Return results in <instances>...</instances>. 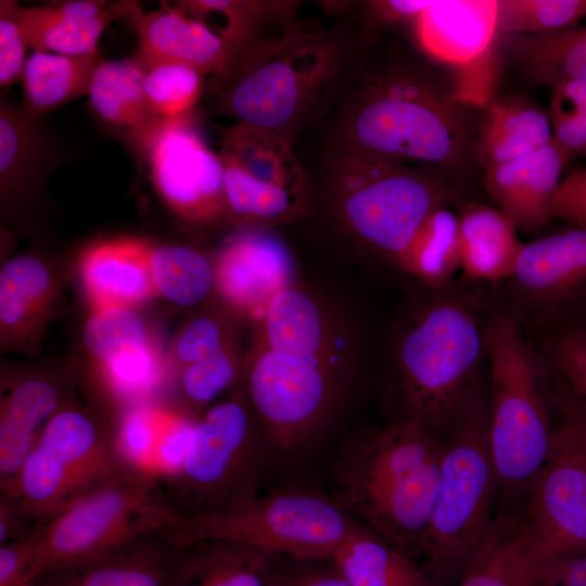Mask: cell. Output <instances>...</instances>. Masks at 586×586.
Segmentation results:
<instances>
[{"instance_id":"d6a6232c","label":"cell","mask_w":586,"mask_h":586,"mask_svg":"<svg viewBox=\"0 0 586 586\" xmlns=\"http://www.w3.org/2000/svg\"><path fill=\"white\" fill-rule=\"evenodd\" d=\"M99 55L35 52L28 55L23 78L24 112L36 119L88 94Z\"/></svg>"},{"instance_id":"5b68a950","label":"cell","mask_w":586,"mask_h":586,"mask_svg":"<svg viewBox=\"0 0 586 586\" xmlns=\"http://www.w3.org/2000/svg\"><path fill=\"white\" fill-rule=\"evenodd\" d=\"M313 208L357 251L397 266L426 219L455 194L437 171L356 152L323 151Z\"/></svg>"},{"instance_id":"484cf974","label":"cell","mask_w":586,"mask_h":586,"mask_svg":"<svg viewBox=\"0 0 586 586\" xmlns=\"http://www.w3.org/2000/svg\"><path fill=\"white\" fill-rule=\"evenodd\" d=\"M56 301V283L47 264L18 255L0 270V334L3 348H29L39 343Z\"/></svg>"},{"instance_id":"8992f818","label":"cell","mask_w":586,"mask_h":586,"mask_svg":"<svg viewBox=\"0 0 586 586\" xmlns=\"http://www.w3.org/2000/svg\"><path fill=\"white\" fill-rule=\"evenodd\" d=\"M488 446L498 510L525 504L551 444L553 413L547 365L494 291L487 311Z\"/></svg>"},{"instance_id":"d590c367","label":"cell","mask_w":586,"mask_h":586,"mask_svg":"<svg viewBox=\"0 0 586 586\" xmlns=\"http://www.w3.org/2000/svg\"><path fill=\"white\" fill-rule=\"evenodd\" d=\"M513 53L528 78L551 88L586 79V24L562 30L517 35Z\"/></svg>"},{"instance_id":"9c48e42d","label":"cell","mask_w":586,"mask_h":586,"mask_svg":"<svg viewBox=\"0 0 586 586\" xmlns=\"http://www.w3.org/2000/svg\"><path fill=\"white\" fill-rule=\"evenodd\" d=\"M177 520L157 475L131 462L61 511L35 522L34 574L39 579L80 565L163 532Z\"/></svg>"},{"instance_id":"c3c4849f","label":"cell","mask_w":586,"mask_h":586,"mask_svg":"<svg viewBox=\"0 0 586 586\" xmlns=\"http://www.w3.org/2000/svg\"><path fill=\"white\" fill-rule=\"evenodd\" d=\"M276 586H351L333 568L331 570L285 568Z\"/></svg>"},{"instance_id":"6da1fadb","label":"cell","mask_w":586,"mask_h":586,"mask_svg":"<svg viewBox=\"0 0 586 586\" xmlns=\"http://www.w3.org/2000/svg\"><path fill=\"white\" fill-rule=\"evenodd\" d=\"M378 24L354 86L332 111L323 151L426 167L443 177L475 161L476 135L445 78Z\"/></svg>"},{"instance_id":"83f0119b","label":"cell","mask_w":586,"mask_h":586,"mask_svg":"<svg viewBox=\"0 0 586 586\" xmlns=\"http://www.w3.org/2000/svg\"><path fill=\"white\" fill-rule=\"evenodd\" d=\"M458 220L462 279L480 285L506 281L524 244L514 225L497 207L479 203L464 204Z\"/></svg>"},{"instance_id":"277c9868","label":"cell","mask_w":586,"mask_h":586,"mask_svg":"<svg viewBox=\"0 0 586 586\" xmlns=\"http://www.w3.org/2000/svg\"><path fill=\"white\" fill-rule=\"evenodd\" d=\"M444 437L407 420L351 435L332 467L333 501L354 521L419 553L438 488Z\"/></svg>"},{"instance_id":"f907efd6","label":"cell","mask_w":586,"mask_h":586,"mask_svg":"<svg viewBox=\"0 0 586 586\" xmlns=\"http://www.w3.org/2000/svg\"><path fill=\"white\" fill-rule=\"evenodd\" d=\"M38 586H74L66 577L60 573L42 576L38 581Z\"/></svg>"},{"instance_id":"d4e9b609","label":"cell","mask_w":586,"mask_h":586,"mask_svg":"<svg viewBox=\"0 0 586 586\" xmlns=\"http://www.w3.org/2000/svg\"><path fill=\"white\" fill-rule=\"evenodd\" d=\"M497 20L496 0L431 1L413 18L422 49L436 60L459 65L476 61L487 51Z\"/></svg>"},{"instance_id":"4fadbf2b","label":"cell","mask_w":586,"mask_h":586,"mask_svg":"<svg viewBox=\"0 0 586 586\" xmlns=\"http://www.w3.org/2000/svg\"><path fill=\"white\" fill-rule=\"evenodd\" d=\"M349 370L275 353L252 342L240 390L272 454L306 446L324 426L343 394Z\"/></svg>"},{"instance_id":"44dd1931","label":"cell","mask_w":586,"mask_h":586,"mask_svg":"<svg viewBox=\"0 0 586 586\" xmlns=\"http://www.w3.org/2000/svg\"><path fill=\"white\" fill-rule=\"evenodd\" d=\"M135 1L71 0L18 7V24L29 49L65 55H99L110 24L130 21Z\"/></svg>"},{"instance_id":"e0dca14e","label":"cell","mask_w":586,"mask_h":586,"mask_svg":"<svg viewBox=\"0 0 586 586\" xmlns=\"http://www.w3.org/2000/svg\"><path fill=\"white\" fill-rule=\"evenodd\" d=\"M250 326L252 342L267 349L351 370L354 346L343 318L298 281L279 292Z\"/></svg>"},{"instance_id":"7bdbcfd3","label":"cell","mask_w":586,"mask_h":586,"mask_svg":"<svg viewBox=\"0 0 586 586\" xmlns=\"http://www.w3.org/2000/svg\"><path fill=\"white\" fill-rule=\"evenodd\" d=\"M548 115L553 142L566 163L586 155V79L552 87Z\"/></svg>"},{"instance_id":"1f68e13d","label":"cell","mask_w":586,"mask_h":586,"mask_svg":"<svg viewBox=\"0 0 586 586\" xmlns=\"http://www.w3.org/2000/svg\"><path fill=\"white\" fill-rule=\"evenodd\" d=\"M330 560L351 586H433L412 556L359 523Z\"/></svg>"},{"instance_id":"836d02e7","label":"cell","mask_w":586,"mask_h":586,"mask_svg":"<svg viewBox=\"0 0 586 586\" xmlns=\"http://www.w3.org/2000/svg\"><path fill=\"white\" fill-rule=\"evenodd\" d=\"M519 514L497 511L482 548L457 586H536V561L519 531Z\"/></svg>"},{"instance_id":"30bf717a","label":"cell","mask_w":586,"mask_h":586,"mask_svg":"<svg viewBox=\"0 0 586 586\" xmlns=\"http://www.w3.org/2000/svg\"><path fill=\"white\" fill-rule=\"evenodd\" d=\"M547 366L553 413L551 444L518 522L536 562L586 550V407Z\"/></svg>"},{"instance_id":"f546056e","label":"cell","mask_w":586,"mask_h":586,"mask_svg":"<svg viewBox=\"0 0 586 586\" xmlns=\"http://www.w3.org/2000/svg\"><path fill=\"white\" fill-rule=\"evenodd\" d=\"M548 113L521 97L494 101L475 139V161L486 171L552 141Z\"/></svg>"},{"instance_id":"f6af8a7d","label":"cell","mask_w":586,"mask_h":586,"mask_svg":"<svg viewBox=\"0 0 586 586\" xmlns=\"http://www.w3.org/2000/svg\"><path fill=\"white\" fill-rule=\"evenodd\" d=\"M36 538L34 522L23 537L0 544V586H38L33 570Z\"/></svg>"},{"instance_id":"9a60e30c","label":"cell","mask_w":586,"mask_h":586,"mask_svg":"<svg viewBox=\"0 0 586 586\" xmlns=\"http://www.w3.org/2000/svg\"><path fill=\"white\" fill-rule=\"evenodd\" d=\"M498 300L525 331L586 314V228L524 243Z\"/></svg>"},{"instance_id":"ee69618b","label":"cell","mask_w":586,"mask_h":586,"mask_svg":"<svg viewBox=\"0 0 586 586\" xmlns=\"http://www.w3.org/2000/svg\"><path fill=\"white\" fill-rule=\"evenodd\" d=\"M13 0L0 1V85L9 88L22 81L27 61V44L22 34Z\"/></svg>"},{"instance_id":"74e56055","label":"cell","mask_w":586,"mask_h":586,"mask_svg":"<svg viewBox=\"0 0 586 586\" xmlns=\"http://www.w3.org/2000/svg\"><path fill=\"white\" fill-rule=\"evenodd\" d=\"M142 69L148 106L160 119H174L190 114L204 95L205 77L189 65L158 62Z\"/></svg>"},{"instance_id":"5bb4252c","label":"cell","mask_w":586,"mask_h":586,"mask_svg":"<svg viewBox=\"0 0 586 586\" xmlns=\"http://www.w3.org/2000/svg\"><path fill=\"white\" fill-rule=\"evenodd\" d=\"M231 220L239 228L272 230L311 213L313 190L293 143L242 123L222 135L217 153Z\"/></svg>"},{"instance_id":"7c38bea8","label":"cell","mask_w":586,"mask_h":586,"mask_svg":"<svg viewBox=\"0 0 586 586\" xmlns=\"http://www.w3.org/2000/svg\"><path fill=\"white\" fill-rule=\"evenodd\" d=\"M356 523L331 497L291 488L224 514L178 520L163 535L175 546L215 538L281 557L321 560L331 559Z\"/></svg>"},{"instance_id":"7dc6e473","label":"cell","mask_w":586,"mask_h":586,"mask_svg":"<svg viewBox=\"0 0 586 586\" xmlns=\"http://www.w3.org/2000/svg\"><path fill=\"white\" fill-rule=\"evenodd\" d=\"M536 586H586V550L537 561Z\"/></svg>"},{"instance_id":"d6986e66","label":"cell","mask_w":586,"mask_h":586,"mask_svg":"<svg viewBox=\"0 0 586 586\" xmlns=\"http://www.w3.org/2000/svg\"><path fill=\"white\" fill-rule=\"evenodd\" d=\"M130 22L139 37L133 59L141 67L158 62L189 65L208 77L204 91L245 60L244 53L217 29L176 3L163 2L161 8L144 13L135 2Z\"/></svg>"},{"instance_id":"3957f363","label":"cell","mask_w":586,"mask_h":586,"mask_svg":"<svg viewBox=\"0 0 586 586\" xmlns=\"http://www.w3.org/2000/svg\"><path fill=\"white\" fill-rule=\"evenodd\" d=\"M375 25L361 4L327 26L293 31L208 93L211 113L293 143L354 86Z\"/></svg>"},{"instance_id":"ffe728a7","label":"cell","mask_w":586,"mask_h":586,"mask_svg":"<svg viewBox=\"0 0 586 586\" xmlns=\"http://www.w3.org/2000/svg\"><path fill=\"white\" fill-rule=\"evenodd\" d=\"M69 398L67 380L48 372L22 374L2 387L0 496L8 495L30 450Z\"/></svg>"},{"instance_id":"ba28073f","label":"cell","mask_w":586,"mask_h":586,"mask_svg":"<svg viewBox=\"0 0 586 586\" xmlns=\"http://www.w3.org/2000/svg\"><path fill=\"white\" fill-rule=\"evenodd\" d=\"M271 454L241 390L206 409L187 430L179 466L163 484L178 520L219 515L252 502Z\"/></svg>"},{"instance_id":"52a82bcc","label":"cell","mask_w":586,"mask_h":586,"mask_svg":"<svg viewBox=\"0 0 586 586\" xmlns=\"http://www.w3.org/2000/svg\"><path fill=\"white\" fill-rule=\"evenodd\" d=\"M497 500L484 392L444 437L438 488L418 553L433 586L459 584L492 528Z\"/></svg>"},{"instance_id":"cb8c5ba5","label":"cell","mask_w":586,"mask_h":586,"mask_svg":"<svg viewBox=\"0 0 586 586\" xmlns=\"http://www.w3.org/2000/svg\"><path fill=\"white\" fill-rule=\"evenodd\" d=\"M282 557L225 539L175 546L171 586H276Z\"/></svg>"},{"instance_id":"b9f144b4","label":"cell","mask_w":586,"mask_h":586,"mask_svg":"<svg viewBox=\"0 0 586 586\" xmlns=\"http://www.w3.org/2000/svg\"><path fill=\"white\" fill-rule=\"evenodd\" d=\"M150 335L135 308L124 307L93 310L82 330L84 345L97 362L124 348L152 342Z\"/></svg>"},{"instance_id":"7402d4cb","label":"cell","mask_w":586,"mask_h":586,"mask_svg":"<svg viewBox=\"0 0 586 586\" xmlns=\"http://www.w3.org/2000/svg\"><path fill=\"white\" fill-rule=\"evenodd\" d=\"M565 157L553 140L485 171V190L517 230H538L551 218Z\"/></svg>"},{"instance_id":"f1b7e54d","label":"cell","mask_w":586,"mask_h":586,"mask_svg":"<svg viewBox=\"0 0 586 586\" xmlns=\"http://www.w3.org/2000/svg\"><path fill=\"white\" fill-rule=\"evenodd\" d=\"M56 142L39 119L1 94L0 187L2 202L41 183L58 161Z\"/></svg>"},{"instance_id":"8fae6325","label":"cell","mask_w":586,"mask_h":586,"mask_svg":"<svg viewBox=\"0 0 586 586\" xmlns=\"http://www.w3.org/2000/svg\"><path fill=\"white\" fill-rule=\"evenodd\" d=\"M129 463L117 437L89 410L72 403L46 426L8 495L34 523L123 471Z\"/></svg>"},{"instance_id":"7a4b0ae2","label":"cell","mask_w":586,"mask_h":586,"mask_svg":"<svg viewBox=\"0 0 586 586\" xmlns=\"http://www.w3.org/2000/svg\"><path fill=\"white\" fill-rule=\"evenodd\" d=\"M473 284L462 279L442 289L421 286L402 309L390 348L393 420L445 437L484 393L492 292Z\"/></svg>"},{"instance_id":"4dcf8cb0","label":"cell","mask_w":586,"mask_h":586,"mask_svg":"<svg viewBox=\"0 0 586 586\" xmlns=\"http://www.w3.org/2000/svg\"><path fill=\"white\" fill-rule=\"evenodd\" d=\"M174 552L158 532L56 573L74 586H171Z\"/></svg>"},{"instance_id":"e575fe53","label":"cell","mask_w":586,"mask_h":586,"mask_svg":"<svg viewBox=\"0 0 586 586\" xmlns=\"http://www.w3.org/2000/svg\"><path fill=\"white\" fill-rule=\"evenodd\" d=\"M396 268L422 288L442 289L454 283L460 272L458 215L448 207L434 212Z\"/></svg>"},{"instance_id":"603a6c76","label":"cell","mask_w":586,"mask_h":586,"mask_svg":"<svg viewBox=\"0 0 586 586\" xmlns=\"http://www.w3.org/2000/svg\"><path fill=\"white\" fill-rule=\"evenodd\" d=\"M152 245L135 238L102 240L79 259L81 283L93 310L135 308L156 296L151 273Z\"/></svg>"},{"instance_id":"8d00e7d4","label":"cell","mask_w":586,"mask_h":586,"mask_svg":"<svg viewBox=\"0 0 586 586\" xmlns=\"http://www.w3.org/2000/svg\"><path fill=\"white\" fill-rule=\"evenodd\" d=\"M151 273L156 294L184 308L211 301L215 264L202 251L180 244L152 246Z\"/></svg>"},{"instance_id":"ac0fdd59","label":"cell","mask_w":586,"mask_h":586,"mask_svg":"<svg viewBox=\"0 0 586 586\" xmlns=\"http://www.w3.org/2000/svg\"><path fill=\"white\" fill-rule=\"evenodd\" d=\"M216 298L245 323L297 282L290 250L272 230L239 229L214 258Z\"/></svg>"},{"instance_id":"f35d334b","label":"cell","mask_w":586,"mask_h":586,"mask_svg":"<svg viewBox=\"0 0 586 586\" xmlns=\"http://www.w3.org/2000/svg\"><path fill=\"white\" fill-rule=\"evenodd\" d=\"M586 16V0L498 1L497 31L533 35L574 27Z\"/></svg>"},{"instance_id":"bcb514c9","label":"cell","mask_w":586,"mask_h":586,"mask_svg":"<svg viewBox=\"0 0 586 586\" xmlns=\"http://www.w3.org/2000/svg\"><path fill=\"white\" fill-rule=\"evenodd\" d=\"M551 218L586 228V167L562 179L551 202Z\"/></svg>"},{"instance_id":"2e32d148","label":"cell","mask_w":586,"mask_h":586,"mask_svg":"<svg viewBox=\"0 0 586 586\" xmlns=\"http://www.w3.org/2000/svg\"><path fill=\"white\" fill-rule=\"evenodd\" d=\"M139 156L158 196L180 219L199 226L231 219L221 162L192 113L163 120Z\"/></svg>"},{"instance_id":"60d3db41","label":"cell","mask_w":586,"mask_h":586,"mask_svg":"<svg viewBox=\"0 0 586 586\" xmlns=\"http://www.w3.org/2000/svg\"><path fill=\"white\" fill-rule=\"evenodd\" d=\"M98 365L110 391L124 400L144 396L162 373V356L154 341L124 348Z\"/></svg>"},{"instance_id":"681fc988","label":"cell","mask_w":586,"mask_h":586,"mask_svg":"<svg viewBox=\"0 0 586 586\" xmlns=\"http://www.w3.org/2000/svg\"><path fill=\"white\" fill-rule=\"evenodd\" d=\"M31 524L13 501L0 498V544L23 537Z\"/></svg>"},{"instance_id":"ab89813d","label":"cell","mask_w":586,"mask_h":586,"mask_svg":"<svg viewBox=\"0 0 586 586\" xmlns=\"http://www.w3.org/2000/svg\"><path fill=\"white\" fill-rule=\"evenodd\" d=\"M244 356L237 347L181 368L178 390L184 406L199 413L227 388L240 383Z\"/></svg>"},{"instance_id":"4316f807","label":"cell","mask_w":586,"mask_h":586,"mask_svg":"<svg viewBox=\"0 0 586 586\" xmlns=\"http://www.w3.org/2000/svg\"><path fill=\"white\" fill-rule=\"evenodd\" d=\"M143 76L142 67L133 58L101 60L88 92L95 117L138 155L163 122L148 106Z\"/></svg>"}]
</instances>
